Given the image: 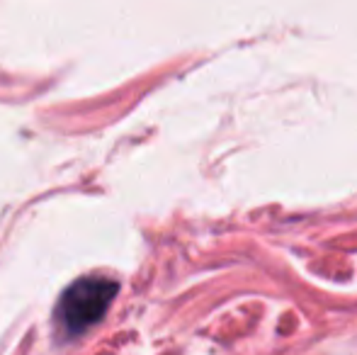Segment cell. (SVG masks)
Returning <instances> with one entry per match:
<instances>
[{"label":"cell","mask_w":357,"mask_h":355,"mask_svg":"<svg viewBox=\"0 0 357 355\" xmlns=\"http://www.w3.org/2000/svg\"><path fill=\"white\" fill-rule=\"evenodd\" d=\"M119 285L107 275H83L63 289L54 312L56 331L63 338H75L107 314Z\"/></svg>","instance_id":"6da1fadb"}]
</instances>
